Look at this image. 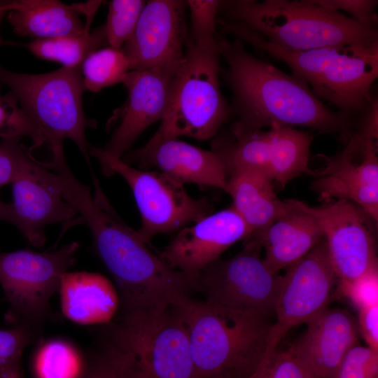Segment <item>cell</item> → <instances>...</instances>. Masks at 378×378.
<instances>
[{
    "label": "cell",
    "mask_w": 378,
    "mask_h": 378,
    "mask_svg": "<svg viewBox=\"0 0 378 378\" xmlns=\"http://www.w3.org/2000/svg\"><path fill=\"white\" fill-rule=\"evenodd\" d=\"M25 46L41 59L59 62L62 66L76 67L82 66L92 52L108 45L104 26L102 25L81 34L37 39Z\"/></svg>",
    "instance_id": "obj_26"
},
{
    "label": "cell",
    "mask_w": 378,
    "mask_h": 378,
    "mask_svg": "<svg viewBox=\"0 0 378 378\" xmlns=\"http://www.w3.org/2000/svg\"><path fill=\"white\" fill-rule=\"evenodd\" d=\"M89 153L105 175L118 174L130 187L141 218L137 232L148 243L157 234L179 231L211 214L212 207L206 199L192 197L183 184L165 174L133 167L91 145Z\"/></svg>",
    "instance_id": "obj_9"
},
{
    "label": "cell",
    "mask_w": 378,
    "mask_h": 378,
    "mask_svg": "<svg viewBox=\"0 0 378 378\" xmlns=\"http://www.w3.org/2000/svg\"><path fill=\"white\" fill-rule=\"evenodd\" d=\"M0 378H22L20 362L1 368Z\"/></svg>",
    "instance_id": "obj_41"
},
{
    "label": "cell",
    "mask_w": 378,
    "mask_h": 378,
    "mask_svg": "<svg viewBox=\"0 0 378 378\" xmlns=\"http://www.w3.org/2000/svg\"><path fill=\"white\" fill-rule=\"evenodd\" d=\"M338 290L357 310L378 305L377 266L354 280L339 281Z\"/></svg>",
    "instance_id": "obj_35"
},
{
    "label": "cell",
    "mask_w": 378,
    "mask_h": 378,
    "mask_svg": "<svg viewBox=\"0 0 378 378\" xmlns=\"http://www.w3.org/2000/svg\"><path fill=\"white\" fill-rule=\"evenodd\" d=\"M307 325L290 349L313 378H332L347 352L358 345L357 319L347 310L328 307Z\"/></svg>",
    "instance_id": "obj_20"
},
{
    "label": "cell",
    "mask_w": 378,
    "mask_h": 378,
    "mask_svg": "<svg viewBox=\"0 0 378 378\" xmlns=\"http://www.w3.org/2000/svg\"><path fill=\"white\" fill-rule=\"evenodd\" d=\"M249 239L234 256L219 258L200 272L193 279V290L210 303L268 317L274 314L282 276L261 258L260 241Z\"/></svg>",
    "instance_id": "obj_12"
},
{
    "label": "cell",
    "mask_w": 378,
    "mask_h": 378,
    "mask_svg": "<svg viewBox=\"0 0 378 378\" xmlns=\"http://www.w3.org/2000/svg\"><path fill=\"white\" fill-rule=\"evenodd\" d=\"M146 3L142 0H113L109 3L104 24L108 46L122 48L132 35Z\"/></svg>",
    "instance_id": "obj_30"
},
{
    "label": "cell",
    "mask_w": 378,
    "mask_h": 378,
    "mask_svg": "<svg viewBox=\"0 0 378 378\" xmlns=\"http://www.w3.org/2000/svg\"><path fill=\"white\" fill-rule=\"evenodd\" d=\"M273 181L270 175L255 172H239L227 176L226 192L232 197V206L251 231V237L293 209L287 200L278 198Z\"/></svg>",
    "instance_id": "obj_23"
},
{
    "label": "cell",
    "mask_w": 378,
    "mask_h": 378,
    "mask_svg": "<svg viewBox=\"0 0 378 378\" xmlns=\"http://www.w3.org/2000/svg\"><path fill=\"white\" fill-rule=\"evenodd\" d=\"M27 136L32 141L31 148L45 146L43 138L29 117L20 107L12 92L1 93L0 83V137Z\"/></svg>",
    "instance_id": "obj_31"
},
{
    "label": "cell",
    "mask_w": 378,
    "mask_h": 378,
    "mask_svg": "<svg viewBox=\"0 0 378 378\" xmlns=\"http://www.w3.org/2000/svg\"><path fill=\"white\" fill-rule=\"evenodd\" d=\"M83 378H150L130 352L109 339L94 359Z\"/></svg>",
    "instance_id": "obj_29"
},
{
    "label": "cell",
    "mask_w": 378,
    "mask_h": 378,
    "mask_svg": "<svg viewBox=\"0 0 378 378\" xmlns=\"http://www.w3.org/2000/svg\"><path fill=\"white\" fill-rule=\"evenodd\" d=\"M32 149L27 147L20 137L1 139L0 143V188L12 183L32 155Z\"/></svg>",
    "instance_id": "obj_36"
},
{
    "label": "cell",
    "mask_w": 378,
    "mask_h": 378,
    "mask_svg": "<svg viewBox=\"0 0 378 378\" xmlns=\"http://www.w3.org/2000/svg\"><path fill=\"white\" fill-rule=\"evenodd\" d=\"M78 248L73 241L52 251L0 253V284L18 325L32 330L43 324L50 300L59 291L62 276L76 262Z\"/></svg>",
    "instance_id": "obj_11"
},
{
    "label": "cell",
    "mask_w": 378,
    "mask_h": 378,
    "mask_svg": "<svg viewBox=\"0 0 378 378\" xmlns=\"http://www.w3.org/2000/svg\"><path fill=\"white\" fill-rule=\"evenodd\" d=\"M11 184V204L20 221L19 230L33 246L40 248L44 244V228L48 225L78 218L52 172L33 155Z\"/></svg>",
    "instance_id": "obj_18"
},
{
    "label": "cell",
    "mask_w": 378,
    "mask_h": 378,
    "mask_svg": "<svg viewBox=\"0 0 378 378\" xmlns=\"http://www.w3.org/2000/svg\"><path fill=\"white\" fill-rule=\"evenodd\" d=\"M292 207L288 214L251 237L265 248L263 261L274 273L299 260L323 238L322 230L312 216Z\"/></svg>",
    "instance_id": "obj_22"
},
{
    "label": "cell",
    "mask_w": 378,
    "mask_h": 378,
    "mask_svg": "<svg viewBox=\"0 0 378 378\" xmlns=\"http://www.w3.org/2000/svg\"><path fill=\"white\" fill-rule=\"evenodd\" d=\"M287 200L317 222L339 281L354 280L377 266L373 226L377 223L358 206L345 200L320 206H311L298 200Z\"/></svg>",
    "instance_id": "obj_14"
},
{
    "label": "cell",
    "mask_w": 378,
    "mask_h": 378,
    "mask_svg": "<svg viewBox=\"0 0 378 378\" xmlns=\"http://www.w3.org/2000/svg\"><path fill=\"white\" fill-rule=\"evenodd\" d=\"M10 1L0 0V28L3 18L7 15L10 9ZM6 42L1 37L0 31V46L5 44Z\"/></svg>",
    "instance_id": "obj_42"
},
{
    "label": "cell",
    "mask_w": 378,
    "mask_h": 378,
    "mask_svg": "<svg viewBox=\"0 0 378 378\" xmlns=\"http://www.w3.org/2000/svg\"><path fill=\"white\" fill-rule=\"evenodd\" d=\"M58 292L64 316L81 325L108 323L120 306L118 291L99 273L67 272Z\"/></svg>",
    "instance_id": "obj_21"
},
{
    "label": "cell",
    "mask_w": 378,
    "mask_h": 378,
    "mask_svg": "<svg viewBox=\"0 0 378 378\" xmlns=\"http://www.w3.org/2000/svg\"><path fill=\"white\" fill-rule=\"evenodd\" d=\"M31 338V330L25 326L0 329V369L20 362L22 352Z\"/></svg>",
    "instance_id": "obj_37"
},
{
    "label": "cell",
    "mask_w": 378,
    "mask_h": 378,
    "mask_svg": "<svg viewBox=\"0 0 378 378\" xmlns=\"http://www.w3.org/2000/svg\"><path fill=\"white\" fill-rule=\"evenodd\" d=\"M170 305L187 332L199 378H245L264 356L272 325L267 316L189 295Z\"/></svg>",
    "instance_id": "obj_4"
},
{
    "label": "cell",
    "mask_w": 378,
    "mask_h": 378,
    "mask_svg": "<svg viewBox=\"0 0 378 378\" xmlns=\"http://www.w3.org/2000/svg\"><path fill=\"white\" fill-rule=\"evenodd\" d=\"M122 313L108 339L132 354L150 378H199L187 332L170 304Z\"/></svg>",
    "instance_id": "obj_8"
},
{
    "label": "cell",
    "mask_w": 378,
    "mask_h": 378,
    "mask_svg": "<svg viewBox=\"0 0 378 378\" xmlns=\"http://www.w3.org/2000/svg\"><path fill=\"white\" fill-rule=\"evenodd\" d=\"M121 158L139 169L157 168L183 185L194 183L227 191V172L220 157L212 150L201 149L178 138L148 141Z\"/></svg>",
    "instance_id": "obj_19"
},
{
    "label": "cell",
    "mask_w": 378,
    "mask_h": 378,
    "mask_svg": "<svg viewBox=\"0 0 378 378\" xmlns=\"http://www.w3.org/2000/svg\"><path fill=\"white\" fill-rule=\"evenodd\" d=\"M245 378H313L308 370L289 348L263 356Z\"/></svg>",
    "instance_id": "obj_33"
},
{
    "label": "cell",
    "mask_w": 378,
    "mask_h": 378,
    "mask_svg": "<svg viewBox=\"0 0 378 378\" xmlns=\"http://www.w3.org/2000/svg\"><path fill=\"white\" fill-rule=\"evenodd\" d=\"M187 1L150 0L122 46L130 70L178 67L184 52Z\"/></svg>",
    "instance_id": "obj_15"
},
{
    "label": "cell",
    "mask_w": 378,
    "mask_h": 378,
    "mask_svg": "<svg viewBox=\"0 0 378 378\" xmlns=\"http://www.w3.org/2000/svg\"><path fill=\"white\" fill-rule=\"evenodd\" d=\"M218 47L227 66L220 72L232 92L231 113L237 119L230 134L281 126L307 127L338 135L346 142L353 134L355 118L329 108L308 85L248 52L243 42L218 37Z\"/></svg>",
    "instance_id": "obj_2"
},
{
    "label": "cell",
    "mask_w": 378,
    "mask_h": 378,
    "mask_svg": "<svg viewBox=\"0 0 378 378\" xmlns=\"http://www.w3.org/2000/svg\"><path fill=\"white\" fill-rule=\"evenodd\" d=\"M332 378H378V351L356 345L347 352Z\"/></svg>",
    "instance_id": "obj_34"
},
{
    "label": "cell",
    "mask_w": 378,
    "mask_h": 378,
    "mask_svg": "<svg viewBox=\"0 0 378 378\" xmlns=\"http://www.w3.org/2000/svg\"><path fill=\"white\" fill-rule=\"evenodd\" d=\"M0 83L8 86L20 107L38 130L50 150L71 140L90 163L85 130L96 127L86 118L82 96L85 90L81 66L61 68L42 74L9 71L0 65Z\"/></svg>",
    "instance_id": "obj_6"
},
{
    "label": "cell",
    "mask_w": 378,
    "mask_h": 378,
    "mask_svg": "<svg viewBox=\"0 0 378 378\" xmlns=\"http://www.w3.org/2000/svg\"><path fill=\"white\" fill-rule=\"evenodd\" d=\"M0 220L10 223L20 229V221L11 204H6L0 200Z\"/></svg>",
    "instance_id": "obj_40"
},
{
    "label": "cell",
    "mask_w": 378,
    "mask_h": 378,
    "mask_svg": "<svg viewBox=\"0 0 378 378\" xmlns=\"http://www.w3.org/2000/svg\"><path fill=\"white\" fill-rule=\"evenodd\" d=\"M130 70V64L122 48H102L89 55L82 64L84 88L97 92L103 88L122 83Z\"/></svg>",
    "instance_id": "obj_28"
},
{
    "label": "cell",
    "mask_w": 378,
    "mask_h": 378,
    "mask_svg": "<svg viewBox=\"0 0 378 378\" xmlns=\"http://www.w3.org/2000/svg\"><path fill=\"white\" fill-rule=\"evenodd\" d=\"M251 231L231 206L211 214L178 231L159 254L171 268L190 277L220 258L237 241L249 239Z\"/></svg>",
    "instance_id": "obj_17"
},
{
    "label": "cell",
    "mask_w": 378,
    "mask_h": 378,
    "mask_svg": "<svg viewBox=\"0 0 378 378\" xmlns=\"http://www.w3.org/2000/svg\"><path fill=\"white\" fill-rule=\"evenodd\" d=\"M220 58L218 47L202 49L186 42L165 114L150 141L181 136L204 141L217 134L231 114L220 88Z\"/></svg>",
    "instance_id": "obj_7"
},
{
    "label": "cell",
    "mask_w": 378,
    "mask_h": 378,
    "mask_svg": "<svg viewBox=\"0 0 378 378\" xmlns=\"http://www.w3.org/2000/svg\"><path fill=\"white\" fill-rule=\"evenodd\" d=\"M220 2L216 0L187 1L191 17V38L189 41L200 48H218L216 26Z\"/></svg>",
    "instance_id": "obj_32"
},
{
    "label": "cell",
    "mask_w": 378,
    "mask_h": 378,
    "mask_svg": "<svg viewBox=\"0 0 378 378\" xmlns=\"http://www.w3.org/2000/svg\"><path fill=\"white\" fill-rule=\"evenodd\" d=\"M178 67L131 70L125 75L127 98L108 121L114 129L104 150L121 158L148 126L162 119Z\"/></svg>",
    "instance_id": "obj_16"
},
{
    "label": "cell",
    "mask_w": 378,
    "mask_h": 378,
    "mask_svg": "<svg viewBox=\"0 0 378 378\" xmlns=\"http://www.w3.org/2000/svg\"><path fill=\"white\" fill-rule=\"evenodd\" d=\"M51 169L64 197L90 230L96 251L116 283L122 312L171 304L194 290L190 277L168 266L121 219L94 174L92 192L75 177L66 160Z\"/></svg>",
    "instance_id": "obj_1"
},
{
    "label": "cell",
    "mask_w": 378,
    "mask_h": 378,
    "mask_svg": "<svg viewBox=\"0 0 378 378\" xmlns=\"http://www.w3.org/2000/svg\"><path fill=\"white\" fill-rule=\"evenodd\" d=\"M378 102L372 98L359 116L355 130L340 153L326 161L323 170L313 172L312 188L324 203L345 200L378 221Z\"/></svg>",
    "instance_id": "obj_10"
},
{
    "label": "cell",
    "mask_w": 378,
    "mask_h": 378,
    "mask_svg": "<svg viewBox=\"0 0 378 378\" xmlns=\"http://www.w3.org/2000/svg\"><path fill=\"white\" fill-rule=\"evenodd\" d=\"M219 24L222 31L284 62L293 76L337 111L354 118L370 104L372 86L378 77V42L293 50L269 42L240 22L223 19Z\"/></svg>",
    "instance_id": "obj_3"
},
{
    "label": "cell",
    "mask_w": 378,
    "mask_h": 378,
    "mask_svg": "<svg viewBox=\"0 0 378 378\" xmlns=\"http://www.w3.org/2000/svg\"><path fill=\"white\" fill-rule=\"evenodd\" d=\"M358 313L359 332L370 348L378 351V305L360 309Z\"/></svg>",
    "instance_id": "obj_39"
},
{
    "label": "cell",
    "mask_w": 378,
    "mask_h": 378,
    "mask_svg": "<svg viewBox=\"0 0 378 378\" xmlns=\"http://www.w3.org/2000/svg\"><path fill=\"white\" fill-rule=\"evenodd\" d=\"M10 3L7 20L20 36L46 39L81 34L90 30V25L80 20L74 5L56 0H15Z\"/></svg>",
    "instance_id": "obj_24"
},
{
    "label": "cell",
    "mask_w": 378,
    "mask_h": 378,
    "mask_svg": "<svg viewBox=\"0 0 378 378\" xmlns=\"http://www.w3.org/2000/svg\"><path fill=\"white\" fill-rule=\"evenodd\" d=\"M225 19L240 22L269 42L309 50L378 42L376 26L317 5L312 0L220 1Z\"/></svg>",
    "instance_id": "obj_5"
},
{
    "label": "cell",
    "mask_w": 378,
    "mask_h": 378,
    "mask_svg": "<svg viewBox=\"0 0 378 378\" xmlns=\"http://www.w3.org/2000/svg\"><path fill=\"white\" fill-rule=\"evenodd\" d=\"M33 370L36 378H83L85 372L80 352L61 339L46 341L38 348Z\"/></svg>",
    "instance_id": "obj_27"
},
{
    "label": "cell",
    "mask_w": 378,
    "mask_h": 378,
    "mask_svg": "<svg viewBox=\"0 0 378 378\" xmlns=\"http://www.w3.org/2000/svg\"><path fill=\"white\" fill-rule=\"evenodd\" d=\"M336 278L324 238L286 267L274 306L276 321L271 326L264 356L276 350L291 328L307 324L328 308Z\"/></svg>",
    "instance_id": "obj_13"
},
{
    "label": "cell",
    "mask_w": 378,
    "mask_h": 378,
    "mask_svg": "<svg viewBox=\"0 0 378 378\" xmlns=\"http://www.w3.org/2000/svg\"><path fill=\"white\" fill-rule=\"evenodd\" d=\"M313 3L328 9L351 15V18L360 23L376 26L377 15L375 12L378 1L376 0H312Z\"/></svg>",
    "instance_id": "obj_38"
},
{
    "label": "cell",
    "mask_w": 378,
    "mask_h": 378,
    "mask_svg": "<svg viewBox=\"0 0 378 378\" xmlns=\"http://www.w3.org/2000/svg\"><path fill=\"white\" fill-rule=\"evenodd\" d=\"M272 142L270 175L284 187L290 181L306 173L313 136L295 127L272 125L269 128Z\"/></svg>",
    "instance_id": "obj_25"
}]
</instances>
